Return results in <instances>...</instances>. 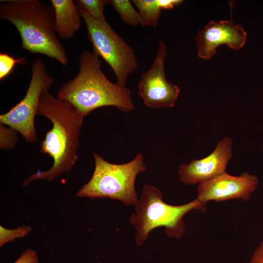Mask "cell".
Instances as JSON below:
<instances>
[{
    "mask_svg": "<svg viewBox=\"0 0 263 263\" xmlns=\"http://www.w3.org/2000/svg\"><path fill=\"white\" fill-rule=\"evenodd\" d=\"M37 115L45 116L52 124L40 144V151L48 154L53 164L48 170L31 174L23 187L36 180H53L70 171L78 160L83 115L72 104L54 97L49 90L41 94Z\"/></svg>",
    "mask_w": 263,
    "mask_h": 263,
    "instance_id": "obj_1",
    "label": "cell"
},
{
    "mask_svg": "<svg viewBox=\"0 0 263 263\" xmlns=\"http://www.w3.org/2000/svg\"><path fill=\"white\" fill-rule=\"evenodd\" d=\"M102 64L100 57L93 51H83L77 74L59 87L57 98L72 104L84 117L105 106L116 107L125 113L133 111L130 89L111 82L103 72Z\"/></svg>",
    "mask_w": 263,
    "mask_h": 263,
    "instance_id": "obj_2",
    "label": "cell"
},
{
    "mask_svg": "<svg viewBox=\"0 0 263 263\" xmlns=\"http://www.w3.org/2000/svg\"><path fill=\"white\" fill-rule=\"evenodd\" d=\"M0 19L19 32L22 50L45 55L66 66L69 58L55 30L54 10L40 0H2Z\"/></svg>",
    "mask_w": 263,
    "mask_h": 263,
    "instance_id": "obj_3",
    "label": "cell"
},
{
    "mask_svg": "<svg viewBox=\"0 0 263 263\" xmlns=\"http://www.w3.org/2000/svg\"><path fill=\"white\" fill-rule=\"evenodd\" d=\"M205 212L207 203L197 198L180 206L166 203L161 190L151 185L144 186L141 195L135 205V213L130 217V222L136 230L135 242L143 245L153 229L164 227L168 237L179 238L186 231L183 217L193 210Z\"/></svg>",
    "mask_w": 263,
    "mask_h": 263,
    "instance_id": "obj_4",
    "label": "cell"
},
{
    "mask_svg": "<svg viewBox=\"0 0 263 263\" xmlns=\"http://www.w3.org/2000/svg\"><path fill=\"white\" fill-rule=\"evenodd\" d=\"M93 156L95 166L93 175L76 196L110 198L127 206L135 205L138 200L135 188L136 177L147 169L143 155L138 153L133 160L123 164L110 163L95 152Z\"/></svg>",
    "mask_w": 263,
    "mask_h": 263,
    "instance_id": "obj_5",
    "label": "cell"
},
{
    "mask_svg": "<svg viewBox=\"0 0 263 263\" xmlns=\"http://www.w3.org/2000/svg\"><path fill=\"white\" fill-rule=\"evenodd\" d=\"M77 6L85 23L93 51L110 66L116 82L125 86L129 76L138 68L133 49L114 31L105 19H94L81 6Z\"/></svg>",
    "mask_w": 263,
    "mask_h": 263,
    "instance_id": "obj_6",
    "label": "cell"
},
{
    "mask_svg": "<svg viewBox=\"0 0 263 263\" xmlns=\"http://www.w3.org/2000/svg\"><path fill=\"white\" fill-rule=\"evenodd\" d=\"M31 65V78L25 96L8 112L0 115V123L13 128L27 142L33 143L38 140L35 118L41 94L49 90L55 79L40 58L34 60Z\"/></svg>",
    "mask_w": 263,
    "mask_h": 263,
    "instance_id": "obj_7",
    "label": "cell"
},
{
    "mask_svg": "<svg viewBox=\"0 0 263 263\" xmlns=\"http://www.w3.org/2000/svg\"><path fill=\"white\" fill-rule=\"evenodd\" d=\"M167 54V46L160 40L151 65L142 74L138 82V94L151 108L174 107L180 92L179 87L166 78L164 61Z\"/></svg>",
    "mask_w": 263,
    "mask_h": 263,
    "instance_id": "obj_8",
    "label": "cell"
},
{
    "mask_svg": "<svg viewBox=\"0 0 263 263\" xmlns=\"http://www.w3.org/2000/svg\"><path fill=\"white\" fill-rule=\"evenodd\" d=\"M259 184L258 178L248 172L240 176L231 175L225 172L198 184L197 198L207 203L230 199H249Z\"/></svg>",
    "mask_w": 263,
    "mask_h": 263,
    "instance_id": "obj_9",
    "label": "cell"
},
{
    "mask_svg": "<svg viewBox=\"0 0 263 263\" xmlns=\"http://www.w3.org/2000/svg\"><path fill=\"white\" fill-rule=\"evenodd\" d=\"M247 34L240 24L230 20L209 22L195 37L199 57L209 59L218 47L226 44L231 49L239 50L246 42Z\"/></svg>",
    "mask_w": 263,
    "mask_h": 263,
    "instance_id": "obj_10",
    "label": "cell"
},
{
    "mask_svg": "<svg viewBox=\"0 0 263 263\" xmlns=\"http://www.w3.org/2000/svg\"><path fill=\"white\" fill-rule=\"evenodd\" d=\"M232 145L230 137L225 136L217 143L213 151L207 157L181 165L178 169L180 181L185 185L199 184L225 172L232 155Z\"/></svg>",
    "mask_w": 263,
    "mask_h": 263,
    "instance_id": "obj_11",
    "label": "cell"
},
{
    "mask_svg": "<svg viewBox=\"0 0 263 263\" xmlns=\"http://www.w3.org/2000/svg\"><path fill=\"white\" fill-rule=\"evenodd\" d=\"M55 18V30L59 39L73 38L82 24L78 7L72 0H51Z\"/></svg>",
    "mask_w": 263,
    "mask_h": 263,
    "instance_id": "obj_12",
    "label": "cell"
},
{
    "mask_svg": "<svg viewBox=\"0 0 263 263\" xmlns=\"http://www.w3.org/2000/svg\"><path fill=\"white\" fill-rule=\"evenodd\" d=\"M141 18V26L156 28L159 23L161 9L157 0H132Z\"/></svg>",
    "mask_w": 263,
    "mask_h": 263,
    "instance_id": "obj_13",
    "label": "cell"
},
{
    "mask_svg": "<svg viewBox=\"0 0 263 263\" xmlns=\"http://www.w3.org/2000/svg\"><path fill=\"white\" fill-rule=\"evenodd\" d=\"M129 0H111L110 4L118 13L121 19L126 24L134 27L140 25L141 18Z\"/></svg>",
    "mask_w": 263,
    "mask_h": 263,
    "instance_id": "obj_14",
    "label": "cell"
},
{
    "mask_svg": "<svg viewBox=\"0 0 263 263\" xmlns=\"http://www.w3.org/2000/svg\"><path fill=\"white\" fill-rule=\"evenodd\" d=\"M75 1L95 19H105L104 8L107 4L110 3L109 0H76Z\"/></svg>",
    "mask_w": 263,
    "mask_h": 263,
    "instance_id": "obj_15",
    "label": "cell"
},
{
    "mask_svg": "<svg viewBox=\"0 0 263 263\" xmlns=\"http://www.w3.org/2000/svg\"><path fill=\"white\" fill-rule=\"evenodd\" d=\"M29 225H23L15 229H9L0 226V247L14 240L22 238L28 234L32 230Z\"/></svg>",
    "mask_w": 263,
    "mask_h": 263,
    "instance_id": "obj_16",
    "label": "cell"
},
{
    "mask_svg": "<svg viewBox=\"0 0 263 263\" xmlns=\"http://www.w3.org/2000/svg\"><path fill=\"white\" fill-rule=\"evenodd\" d=\"M26 60L24 57L15 59L6 53H0V80H3L13 71L16 64H25Z\"/></svg>",
    "mask_w": 263,
    "mask_h": 263,
    "instance_id": "obj_17",
    "label": "cell"
},
{
    "mask_svg": "<svg viewBox=\"0 0 263 263\" xmlns=\"http://www.w3.org/2000/svg\"><path fill=\"white\" fill-rule=\"evenodd\" d=\"M18 132L13 128L0 123V148L2 150L13 149L18 141Z\"/></svg>",
    "mask_w": 263,
    "mask_h": 263,
    "instance_id": "obj_18",
    "label": "cell"
},
{
    "mask_svg": "<svg viewBox=\"0 0 263 263\" xmlns=\"http://www.w3.org/2000/svg\"><path fill=\"white\" fill-rule=\"evenodd\" d=\"M14 263H39V261L37 252L32 249H28L23 252Z\"/></svg>",
    "mask_w": 263,
    "mask_h": 263,
    "instance_id": "obj_19",
    "label": "cell"
},
{
    "mask_svg": "<svg viewBox=\"0 0 263 263\" xmlns=\"http://www.w3.org/2000/svg\"><path fill=\"white\" fill-rule=\"evenodd\" d=\"M247 263H263V240L254 251Z\"/></svg>",
    "mask_w": 263,
    "mask_h": 263,
    "instance_id": "obj_20",
    "label": "cell"
},
{
    "mask_svg": "<svg viewBox=\"0 0 263 263\" xmlns=\"http://www.w3.org/2000/svg\"><path fill=\"white\" fill-rule=\"evenodd\" d=\"M157 1L161 10H169L183 1L181 0H157Z\"/></svg>",
    "mask_w": 263,
    "mask_h": 263,
    "instance_id": "obj_21",
    "label": "cell"
}]
</instances>
